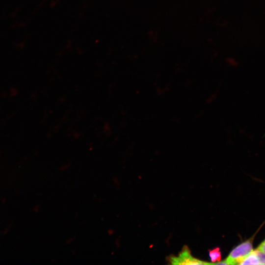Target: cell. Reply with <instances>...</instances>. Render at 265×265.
Masks as SVG:
<instances>
[{
  "mask_svg": "<svg viewBox=\"0 0 265 265\" xmlns=\"http://www.w3.org/2000/svg\"><path fill=\"white\" fill-rule=\"evenodd\" d=\"M68 167H69L68 165L62 166V167L60 168V170H61L62 171H63V170H66V169H67V168H68Z\"/></svg>",
  "mask_w": 265,
  "mask_h": 265,
  "instance_id": "cell-8",
  "label": "cell"
},
{
  "mask_svg": "<svg viewBox=\"0 0 265 265\" xmlns=\"http://www.w3.org/2000/svg\"><path fill=\"white\" fill-rule=\"evenodd\" d=\"M240 265H265V253L258 249L252 251Z\"/></svg>",
  "mask_w": 265,
  "mask_h": 265,
  "instance_id": "cell-3",
  "label": "cell"
},
{
  "mask_svg": "<svg viewBox=\"0 0 265 265\" xmlns=\"http://www.w3.org/2000/svg\"><path fill=\"white\" fill-rule=\"evenodd\" d=\"M252 251V241L249 239L235 248L225 260L227 265H240Z\"/></svg>",
  "mask_w": 265,
  "mask_h": 265,
  "instance_id": "cell-1",
  "label": "cell"
},
{
  "mask_svg": "<svg viewBox=\"0 0 265 265\" xmlns=\"http://www.w3.org/2000/svg\"><path fill=\"white\" fill-rule=\"evenodd\" d=\"M107 233H108V234L109 235H112L113 233V230H111V229L108 230L107 231Z\"/></svg>",
  "mask_w": 265,
  "mask_h": 265,
  "instance_id": "cell-9",
  "label": "cell"
},
{
  "mask_svg": "<svg viewBox=\"0 0 265 265\" xmlns=\"http://www.w3.org/2000/svg\"><path fill=\"white\" fill-rule=\"evenodd\" d=\"M209 254L212 263L219 262L221 259V254L219 247H216L212 250H209ZM213 264H214L213 263Z\"/></svg>",
  "mask_w": 265,
  "mask_h": 265,
  "instance_id": "cell-4",
  "label": "cell"
},
{
  "mask_svg": "<svg viewBox=\"0 0 265 265\" xmlns=\"http://www.w3.org/2000/svg\"><path fill=\"white\" fill-rule=\"evenodd\" d=\"M75 239V238L74 237H71V238H67L66 240V241L65 242L67 244H69L71 242H72Z\"/></svg>",
  "mask_w": 265,
  "mask_h": 265,
  "instance_id": "cell-6",
  "label": "cell"
},
{
  "mask_svg": "<svg viewBox=\"0 0 265 265\" xmlns=\"http://www.w3.org/2000/svg\"><path fill=\"white\" fill-rule=\"evenodd\" d=\"M169 261L172 265H213L193 257L187 246H184L178 256H170Z\"/></svg>",
  "mask_w": 265,
  "mask_h": 265,
  "instance_id": "cell-2",
  "label": "cell"
},
{
  "mask_svg": "<svg viewBox=\"0 0 265 265\" xmlns=\"http://www.w3.org/2000/svg\"><path fill=\"white\" fill-rule=\"evenodd\" d=\"M39 209H40V207L39 205H37V206H35L34 208H33V211L36 212H39Z\"/></svg>",
  "mask_w": 265,
  "mask_h": 265,
  "instance_id": "cell-7",
  "label": "cell"
},
{
  "mask_svg": "<svg viewBox=\"0 0 265 265\" xmlns=\"http://www.w3.org/2000/svg\"><path fill=\"white\" fill-rule=\"evenodd\" d=\"M257 249L265 253V240L260 244Z\"/></svg>",
  "mask_w": 265,
  "mask_h": 265,
  "instance_id": "cell-5",
  "label": "cell"
}]
</instances>
